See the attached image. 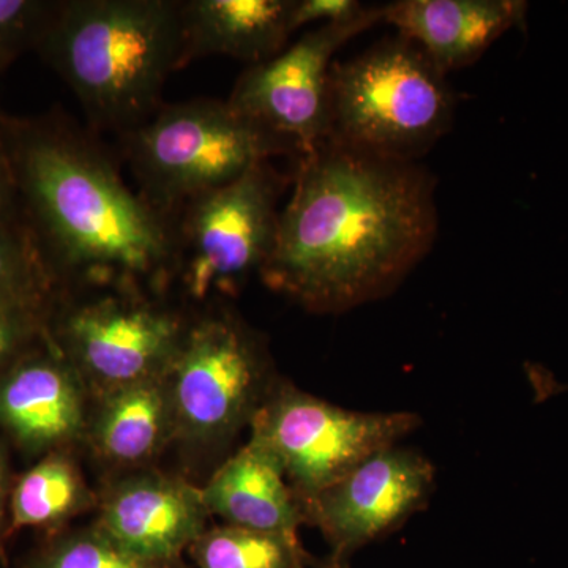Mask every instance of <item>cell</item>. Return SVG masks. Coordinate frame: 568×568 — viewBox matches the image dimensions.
<instances>
[{
  "instance_id": "cell-1",
  "label": "cell",
  "mask_w": 568,
  "mask_h": 568,
  "mask_svg": "<svg viewBox=\"0 0 568 568\" xmlns=\"http://www.w3.org/2000/svg\"><path fill=\"white\" fill-rule=\"evenodd\" d=\"M436 233L428 171L325 141L298 156L293 196L260 275L313 312H345L390 293Z\"/></svg>"
},
{
  "instance_id": "cell-2",
  "label": "cell",
  "mask_w": 568,
  "mask_h": 568,
  "mask_svg": "<svg viewBox=\"0 0 568 568\" xmlns=\"http://www.w3.org/2000/svg\"><path fill=\"white\" fill-rule=\"evenodd\" d=\"M0 133L48 267L126 290L175 271L173 220L134 194L99 145L61 122L7 119Z\"/></svg>"
},
{
  "instance_id": "cell-3",
  "label": "cell",
  "mask_w": 568,
  "mask_h": 568,
  "mask_svg": "<svg viewBox=\"0 0 568 568\" xmlns=\"http://www.w3.org/2000/svg\"><path fill=\"white\" fill-rule=\"evenodd\" d=\"M181 2H58L37 44L97 125L123 134L149 121L181 70Z\"/></svg>"
},
{
  "instance_id": "cell-4",
  "label": "cell",
  "mask_w": 568,
  "mask_h": 568,
  "mask_svg": "<svg viewBox=\"0 0 568 568\" xmlns=\"http://www.w3.org/2000/svg\"><path fill=\"white\" fill-rule=\"evenodd\" d=\"M446 74L413 41H383L331 71L327 141L395 162L416 163L450 130Z\"/></svg>"
},
{
  "instance_id": "cell-5",
  "label": "cell",
  "mask_w": 568,
  "mask_h": 568,
  "mask_svg": "<svg viewBox=\"0 0 568 568\" xmlns=\"http://www.w3.org/2000/svg\"><path fill=\"white\" fill-rule=\"evenodd\" d=\"M122 138L141 196L171 220L190 201L234 182L256 164L301 156L291 142L216 100L160 108Z\"/></svg>"
},
{
  "instance_id": "cell-6",
  "label": "cell",
  "mask_w": 568,
  "mask_h": 568,
  "mask_svg": "<svg viewBox=\"0 0 568 568\" xmlns=\"http://www.w3.org/2000/svg\"><path fill=\"white\" fill-rule=\"evenodd\" d=\"M287 179L271 162L201 194L173 219L175 271L193 301L235 295L274 248Z\"/></svg>"
},
{
  "instance_id": "cell-7",
  "label": "cell",
  "mask_w": 568,
  "mask_h": 568,
  "mask_svg": "<svg viewBox=\"0 0 568 568\" xmlns=\"http://www.w3.org/2000/svg\"><path fill=\"white\" fill-rule=\"evenodd\" d=\"M418 424L416 414L358 413L284 387L257 407L252 440L274 455L301 504Z\"/></svg>"
},
{
  "instance_id": "cell-8",
  "label": "cell",
  "mask_w": 568,
  "mask_h": 568,
  "mask_svg": "<svg viewBox=\"0 0 568 568\" xmlns=\"http://www.w3.org/2000/svg\"><path fill=\"white\" fill-rule=\"evenodd\" d=\"M267 368L263 342L239 317L220 313L190 324L166 373L175 429L207 440L252 420Z\"/></svg>"
},
{
  "instance_id": "cell-9",
  "label": "cell",
  "mask_w": 568,
  "mask_h": 568,
  "mask_svg": "<svg viewBox=\"0 0 568 568\" xmlns=\"http://www.w3.org/2000/svg\"><path fill=\"white\" fill-rule=\"evenodd\" d=\"M383 22V9L368 7L355 20L324 24L305 33L268 61L239 78L230 106L283 138L302 155L327 141L331 129V71L347 41Z\"/></svg>"
},
{
  "instance_id": "cell-10",
  "label": "cell",
  "mask_w": 568,
  "mask_h": 568,
  "mask_svg": "<svg viewBox=\"0 0 568 568\" xmlns=\"http://www.w3.org/2000/svg\"><path fill=\"white\" fill-rule=\"evenodd\" d=\"M186 327L138 295L106 294L71 306L59 338L77 372L112 390L166 375Z\"/></svg>"
},
{
  "instance_id": "cell-11",
  "label": "cell",
  "mask_w": 568,
  "mask_h": 568,
  "mask_svg": "<svg viewBox=\"0 0 568 568\" xmlns=\"http://www.w3.org/2000/svg\"><path fill=\"white\" fill-rule=\"evenodd\" d=\"M433 481L428 459L392 446L298 506L302 517L323 530L334 548L332 556L346 559L405 523L428 499Z\"/></svg>"
},
{
  "instance_id": "cell-12",
  "label": "cell",
  "mask_w": 568,
  "mask_h": 568,
  "mask_svg": "<svg viewBox=\"0 0 568 568\" xmlns=\"http://www.w3.org/2000/svg\"><path fill=\"white\" fill-rule=\"evenodd\" d=\"M203 489L178 478H130L104 500L99 528L133 555L173 564L205 532Z\"/></svg>"
},
{
  "instance_id": "cell-13",
  "label": "cell",
  "mask_w": 568,
  "mask_h": 568,
  "mask_svg": "<svg viewBox=\"0 0 568 568\" xmlns=\"http://www.w3.org/2000/svg\"><path fill=\"white\" fill-rule=\"evenodd\" d=\"M383 22L416 43L440 73L465 69L510 29L525 22L523 0H399Z\"/></svg>"
},
{
  "instance_id": "cell-14",
  "label": "cell",
  "mask_w": 568,
  "mask_h": 568,
  "mask_svg": "<svg viewBox=\"0 0 568 568\" xmlns=\"http://www.w3.org/2000/svg\"><path fill=\"white\" fill-rule=\"evenodd\" d=\"M0 425L33 448L80 435L84 407L74 366L54 354L20 358L0 377Z\"/></svg>"
},
{
  "instance_id": "cell-15",
  "label": "cell",
  "mask_w": 568,
  "mask_h": 568,
  "mask_svg": "<svg viewBox=\"0 0 568 568\" xmlns=\"http://www.w3.org/2000/svg\"><path fill=\"white\" fill-rule=\"evenodd\" d=\"M295 0L181 2V69L194 59L227 55L256 65L284 50Z\"/></svg>"
},
{
  "instance_id": "cell-16",
  "label": "cell",
  "mask_w": 568,
  "mask_h": 568,
  "mask_svg": "<svg viewBox=\"0 0 568 568\" xmlns=\"http://www.w3.org/2000/svg\"><path fill=\"white\" fill-rule=\"evenodd\" d=\"M203 497L209 514L239 528L297 540L298 525L304 521L283 467L252 439L216 470Z\"/></svg>"
},
{
  "instance_id": "cell-17",
  "label": "cell",
  "mask_w": 568,
  "mask_h": 568,
  "mask_svg": "<svg viewBox=\"0 0 568 568\" xmlns=\"http://www.w3.org/2000/svg\"><path fill=\"white\" fill-rule=\"evenodd\" d=\"M175 432L166 375L106 392L93 437L112 462L132 465L153 457Z\"/></svg>"
},
{
  "instance_id": "cell-18",
  "label": "cell",
  "mask_w": 568,
  "mask_h": 568,
  "mask_svg": "<svg viewBox=\"0 0 568 568\" xmlns=\"http://www.w3.org/2000/svg\"><path fill=\"white\" fill-rule=\"evenodd\" d=\"M91 503L77 467L61 455H52L29 470L11 499L14 528L54 525Z\"/></svg>"
},
{
  "instance_id": "cell-19",
  "label": "cell",
  "mask_w": 568,
  "mask_h": 568,
  "mask_svg": "<svg viewBox=\"0 0 568 568\" xmlns=\"http://www.w3.org/2000/svg\"><path fill=\"white\" fill-rule=\"evenodd\" d=\"M192 552L197 568H305L297 540L239 526L205 530Z\"/></svg>"
},
{
  "instance_id": "cell-20",
  "label": "cell",
  "mask_w": 568,
  "mask_h": 568,
  "mask_svg": "<svg viewBox=\"0 0 568 568\" xmlns=\"http://www.w3.org/2000/svg\"><path fill=\"white\" fill-rule=\"evenodd\" d=\"M50 276L26 223H0V295L47 298Z\"/></svg>"
},
{
  "instance_id": "cell-21",
  "label": "cell",
  "mask_w": 568,
  "mask_h": 568,
  "mask_svg": "<svg viewBox=\"0 0 568 568\" xmlns=\"http://www.w3.org/2000/svg\"><path fill=\"white\" fill-rule=\"evenodd\" d=\"M37 568H173V564L142 559L95 528L55 545Z\"/></svg>"
},
{
  "instance_id": "cell-22",
  "label": "cell",
  "mask_w": 568,
  "mask_h": 568,
  "mask_svg": "<svg viewBox=\"0 0 568 568\" xmlns=\"http://www.w3.org/2000/svg\"><path fill=\"white\" fill-rule=\"evenodd\" d=\"M58 2L0 0V70L26 48L37 47Z\"/></svg>"
},
{
  "instance_id": "cell-23",
  "label": "cell",
  "mask_w": 568,
  "mask_h": 568,
  "mask_svg": "<svg viewBox=\"0 0 568 568\" xmlns=\"http://www.w3.org/2000/svg\"><path fill=\"white\" fill-rule=\"evenodd\" d=\"M44 298L0 295V372L18 362L43 331Z\"/></svg>"
},
{
  "instance_id": "cell-24",
  "label": "cell",
  "mask_w": 568,
  "mask_h": 568,
  "mask_svg": "<svg viewBox=\"0 0 568 568\" xmlns=\"http://www.w3.org/2000/svg\"><path fill=\"white\" fill-rule=\"evenodd\" d=\"M366 10L368 7L357 0H295L291 21L295 32L315 22L324 26L355 20Z\"/></svg>"
},
{
  "instance_id": "cell-25",
  "label": "cell",
  "mask_w": 568,
  "mask_h": 568,
  "mask_svg": "<svg viewBox=\"0 0 568 568\" xmlns=\"http://www.w3.org/2000/svg\"><path fill=\"white\" fill-rule=\"evenodd\" d=\"M21 203L9 151L0 133V223L20 222Z\"/></svg>"
},
{
  "instance_id": "cell-26",
  "label": "cell",
  "mask_w": 568,
  "mask_h": 568,
  "mask_svg": "<svg viewBox=\"0 0 568 568\" xmlns=\"http://www.w3.org/2000/svg\"><path fill=\"white\" fill-rule=\"evenodd\" d=\"M3 496H6V466H3L2 455H0V526L3 518Z\"/></svg>"
},
{
  "instance_id": "cell-27",
  "label": "cell",
  "mask_w": 568,
  "mask_h": 568,
  "mask_svg": "<svg viewBox=\"0 0 568 568\" xmlns=\"http://www.w3.org/2000/svg\"><path fill=\"white\" fill-rule=\"evenodd\" d=\"M320 568H349L347 567L346 559H339L335 558V556H332V558H328L325 560L324 564H321Z\"/></svg>"
}]
</instances>
